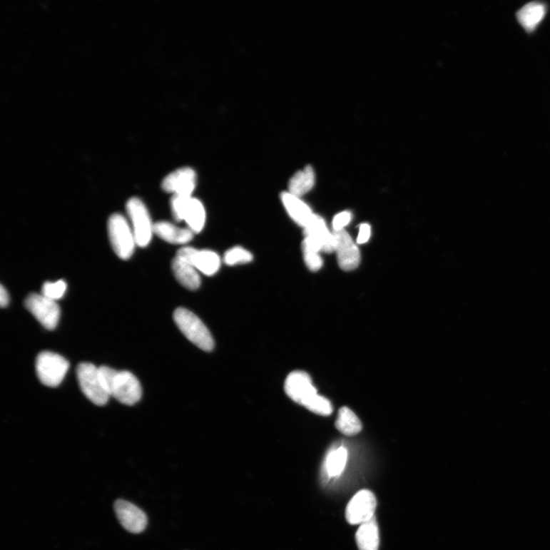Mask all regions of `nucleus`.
I'll return each instance as SVG.
<instances>
[{
  "mask_svg": "<svg viewBox=\"0 0 550 550\" xmlns=\"http://www.w3.org/2000/svg\"><path fill=\"white\" fill-rule=\"evenodd\" d=\"M105 389L121 404L131 406L141 399L143 389L137 377L127 371H118L108 366L99 367Z\"/></svg>",
  "mask_w": 550,
  "mask_h": 550,
  "instance_id": "nucleus-1",
  "label": "nucleus"
},
{
  "mask_svg": "<svg viewBox=\"0 0 550 550\" xmlns=\"http://www.w3.org/2000/svg\"><path fill=\"white\" fill-rule=\"evenodd\" d=\"M176 325L188 340L205 352H211L214 340L210 332L201 320L185 308H178L174 312Z\"/></svg>",
  "mask_w": 550,
  "mask_h": 550,
  "instance_id": "nucleus-2",
  "label": "nucleus"
},
{
  "mask_svg": "<svg viewBox=\"0 0 550 550\" xmlns=\"http://www.w3.org/2000/svg\"><path fill=\"white\" fill-rule=\"evenodd\" d=\"M108 233L116 254L122 260H128L137 243L132 226L123 215L115 213L111 215L108 221Z\"/></svg>",
  "mask_w": 550,
  "mask_h": 550,
  "instance_id": "nucleus-3",
  "label": "nucleus"
},
{
  "mask_svg": "<svg viewBox=\"0 0 550 550\" xmlns=\"http://www.w3.org/2000/svg\"><path fill=\"white\" fill-rule=\"evenodd\" d=\"M69 367L66 359L52 352H42L36 359V369L39 380L48 387L58 386L66 376Z\"/></svg>",
  "mask_w": 550,
  "mask_h": 550,
  "instance_id": "nucleus-4",
  "label": "nucleus"
},
{
  "mask_svg": "<svg viewBox=\"0 0 550 550\" xmlns=\"http://www.w3.org/2000/svg\"><path fill=\"white\" fill-rule=\"evenodd\" d=\"M77 377L82 392L96 405L103 406L109 401L98 367L88 362L78 365Z\"/></svg>",
  "mask_w": 550,
  "mask_h": 550,
  "instance_id": "nucleus-5",
  "label": "nucleus"
},
{
  "mask_svg": "<svg viewBox=\"0 0 550 550\" xmlns=\"http://www.w3.org/2000/svg\"><path fill=\"white\" fill-rule=\"evenodd\" d=\"M126 210L132 223L137 245L147 246L154 233V224L142 200L132 198L127 202Z\"/></svg>",
  "mask_w": 550,
  "mask_h": 550,
  "instance_id": "nucleus-6",
  "label": "nucleus"
},
{
  "mask_svg": "<svg viewBox=\"0 0 550 550\" xmlns=\"http://www.w3.org/2000/svg\"><path fill=\"white\" fill-rule=\"evenodd\" d=\"M25 306L47 330H52L58 326L61 310L56 300L49 299L42 294H31L26 297Z\"/></svg>",
  "mask_w": 550,
  "mask_h": 550,
  "instance_id": "nucleus-7",
  "label": "nucleus"
},
{
  "mask_svg": "<svg viewBox=\"0 0 550 550\" xmlns=\"http://www.w3.org/2000/svg\"><path fill=\"white\" fill-rule=\"evenodd\" d=\"M285 390L290 399L307 409L317 397L316 387L312 385L310 375L302 371L291 372L285 383Z\"/></svg>",
  "mask_w": 550,
  "mask_h": 550,
  "instance_id": "nucleus-8",
  "label": "nucleus"
},
{
  "mask_svg": "<svg viewBox=\"0 0 550 550\" xmlns=\"http://www.w3.org/2000/svg\"><path fill=\"white\" fill-rule=\"evenodd\" d=\"M193 250L191 247L182 248L172 262V270L178 282L190 290L198 289L201 284L200 273L191 260Z\"/></svg>",
  "mask_w": 550,
  "mask_h": 550,
  "instance_id": "nucleus-9",
  "label": "nucleus"
},
{
  "mask_svg": "<svg viewBox=\"0 0 550 550\" xmlns=\"http://www.w3.org/2000/svg\"><path fill=\"white\" fill-rule=\"evenodd\" d=\"M304 242L315 248L320 252L332 253L336 250V240L330 233L325 220L315 214L304 228Z\"/></svg>",
  "mask_w": 550,
  "mask_h": 550,
  "instance_id": "nucleus-10",
  "label": "nucleus"
},
{
  "mask_svg": "<svg viewBox=\"0 0 550 550\" xmlns=\"http://www.w3.org/2000/svg\"><path fill=\"white\" fill-rule=\"evenodd\" d=\"M377 500L369 490H362L353 496L346 510V519L352 525L362 524L370 521L376 510Z\"/></svg>",
  "mask_w": 550,
  "mask_h": 550,
  "instance_id": "nucleus-11",
  "label": "nucleus"
},
{
  "mask_svg": "<svg viewBox=\"0 0 550 550\" xmlns=\"http://www.w3.org/2000/svg\"><path fill=\"white\" fill-rule=\"evenodd\" d=\"M196 185L197 175L195 170L191 168L185 167L171 172L165 178L163 183H161V187L165 191L172 193L173 195L192 197Z\"/></svg>",
  "mask_w": 550,
  "mask_h": 550,
  "instance_id": "nucleus-12",
  "label": "nucleus"
},
{
  "mask_svg": "<svg viewBox=\"0 0 550 550\" xmlns=\"http://www.w3.org/2000/svg\"><path fill=\"white\" fill-rule=\"evenodd\" d=\"M336 240V250L338 264L343 271H352L360 263L361 256L359 248L352 237L345 230L333 233Z\"/></svg>",
  "mask_w": 550,
  "mask_h": 550,
  "instance_id": "nucleus-13",
  "label": "nucleus"
},
{
  "mask_svg": "<svg viewBox=\"0 0 550 550\" xmlns=\"http://www.w3.org/2000/svg\"><path fill=\"white\" fill-rule=\"evenodd\" d=\"M114 510L118 521L128 532L140 534L146 529L147 516L137 506L124 500H118L115 502Z\"/></svg>",
  "mask_w": 550,
  "mask_h": 550,
  "instance_id": "nucleus-14",
  "label": "nucleus"
},
{
  "mask_svg": "<svg viewBox=\"0 0 550 550\" xmlns=\"http://www.w3.org/2000/svg\"><path fill=\"white\" fill-rule=\"evenodd\" d=\"M282 200L291 219L305 228L315 215L308 205L289 192L282 194Z\"/></svg>",
  "mask_w": 550,
  "mask_h": 550,
  "instance_id": "nucleus-15",
  "label": "nucleus"
},
{
  "mask_svg": "<svg viewBox=\"0 0 550 550\" xmlns=\"http://www.w3.org/2000/svg\"><path fill=\"white\" fill-rule=\"evenodd\" d=\"M154 233L165 242L175 245H185L190 242L193 233L188 228H180L168 222L154 224Z\"/></svg>",
  "mask_w": 550,
  "mask_h": 550,
  "instance_id": "nucleus-16",
  "label": "nucleus"
},
{
  "mask_svg": "<svg viewBox=\"0 0 550 550\" xmlns=\"http://www.w3.org/2000/svg\"><path fill=\"white\" fill-rule=\"evenodd\" d=\"M546 12L544 4L533 2L525 5L516 14L517 20L528 32L534 31L544 19Z\"/></svg>",
  "mask_w": 550,
  "mask_h": 550,
  "instance_id": "nucleus-17",
  "label": "nucleus"
},
{
  "mask_svg": "<svg viewBox=\"0 0 550 550\" xmlns=\"http://www.w3.org/2000/svg\"><path fill=\"white\" fill-rule=\"evenodd\" d=\"M355 541L360 550H379L380 530L375 516L360 525L355 534Z\"/></svg>",
  "mask_w": 550,
  "mask_h": 550,
  "instance_id": "nucleus-18",
  "label": "nucleus"
},
{
  "mask_svg": "<svg viewBox=\"0 0 550 550\" xmlns=\"http://www.w3.org/2000/svg\"><path fill=\"white\" fill-rule=\"evenodd\" d=\"M315 172L310 165L306 166L303 170H298L290 178L288 185L289 193L300 198L305 195L314 188L315 185Z\"/></svg>",
  "mask_w": 550,
  "mask_h": 550,
  "instance_id": "nucleus-19",
  "label": "nucleus"
},
{
  "mask_svg": "<svg viewBox=\"0 0 550 550\" xmlns=\"http://www.w3.org/2000/svg\"><path fill=\"white\" fill-rule=\"evenodd\" d=\"M191 260L199 273L208 276L217 273L221 265L220 256L210 250H198L194 249Z\"/></svg>",
  "mask_w": 550,
  "mask_h": 550,
  "instance_id": "nucleus-20",
  "label": "nucleus"
},
{
  "mask_svg": "<svg viewBox=\"0 0 550 550\" xmlns=\"http://www.w3.org/2000/svg\"><path fill=\"white\" fill-rule=\"evenodd\" d=\"M188 226L193 233L201 232L206 223V211L203 203L198 199L191 198L183 218Z\"/></svg>",
  "mask_w": 550,
  "mask_h": 550,
  "instance_id": "nucleus-21",
  "label": "nucleus"
},
{
  "mask_svg": "<svg viewBox=\"0 0 550 550\" xmlns=\"http://www.w3.org/2000/svg\"><path fill=\"white\" fill-rule=\"evenodd\" d=\"M336 427L342 434L354 436L361 432L362 425L360 419L351 409L343 407L340 409Z\"/></svg>",
  "mask_w": 550,
  "mask_h": 550,
  "instance_id": "nucleus-22",
  "label": "nucleus"
},
{
  "mask_svg": "<svg viewBox=\"0 0 550 550\" xmlns=\"http://www.w3.org/2000/svg\"><path fill=\"white\" fill-rule=\"evenodd\" d=\"M348 452L343 447L332 449L325 461V469L330 477H337L346 467Z\"/></svg>",
  "mask_w": 550,
  "mask_h": 550,
  "instance_id": "nucleus-23",
  "label": "nucleus"
},
{
  "mask_svg": "<svg viewBox=\"0 0 550 550\" xmlns=\"http://www.w3.org/2000/svg\"><path fill=\"white\" fill-rule=\"evenodd\" d=\"M253 256L252 253L244 248L235 246L225 253L224 262L226 265L233 266L235 265L245 264L252 262Z\"/></svg>",
  "mask_w": 550,
  "mask_h": 550,
  "instance_id": "nucleus-24",
  "label": "nucleus"
},
{
  "mask_svg": "<svg viewBox=\"0 0 550 550\" xmlns=\"http://www.w3.org/2000/svg\"><path fill=\"white\" fill-rule=\"evenodd\" d=\"M305 264L312 272H317L322 268L323 261L320 252L305 242L302 243Z\"/></svg>",
  "mask_w": 550,
  "mask_h": 550,
  "instance_id": "nucleus-25",
  "label": "nucleus"
},
{
  "mask_svg": "<svg viewBox=\"0 0 550 550\" xmlns=\"http://www.w3.org/2000/svg\"><path fill=\"white\" fill-rule=\"evenodd\" d=\"M66 290V283L63 280H60L58 282H47L43 285L41 294L49 299L56 301L63 297Z\"/></svg>",
  "mask_w": 550,
  "mask_h": 550,
  "instance_id": "nucleus-26",
  "label": "nucleus"
},
{
  "mask_svg": "<svg viewBox=\"0 0 550 550\" xmlns=\"http://www.w3.org/2000/svg\"><path fill=\"white\" fill-rule=\"evenodd\" d=\"M193 197L173 195L170 200L171 212L178 222L183 221L190 200Z\"/></svg>",
  "mask_w": 550,
  "mask_h": 550,
  "instance_id": "nucleus-27",
  "label": "nucleus"
},
{
  "mask_svg": "<svg viewBox=\"0 0 550 550\" xmlns=\"http://www.w3.org/2000/svg\"><path fill=\"white\" fill-rule=\"evenodd\" d=\"M351 219L352 214L349 211H344L337 214L332 221L334 232L344 230L345 226L350 223Z\"/></svg>",
  "mask_w": 550,
  "mask_h": 550,
  "instance_id": "nucleus-28",
  "label": "nucleus"
},
{
  "mask_svg": "<svg viewBox=\"0 0 550 550\" xmlns=\"http://www.w3.org/2000/svg\"><path fill=\"white\" fill-rule=\"evenodd\" d=\"M371 228L369 224L364 223L360 226V233L357 238L358 244H364L370 239Z\"/></svg>",
  "mask_w": 550,
  "mask_h": 550,
  "instance_id": "nucleus-29",
  "label": "nucleus"
},
{
  "mask_svg": "<svg viewBox=\"0 0 550 550\" xmlns=\"http://www.w3.org/2000/svg\"><path fill=\"white\" fill-rule=\"evenodd\" d=\"M9 297L7 290L4 286H1V288H0V305H1L2 307H5L9 305Z\"/></svg>",
  "mask_w": 550,
  "mask_h": 550,
  "instance_id": "nucleus-30",
  "label": "nucleus"
}]
</instances>
